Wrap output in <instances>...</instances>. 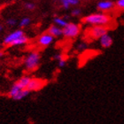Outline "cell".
Wrapping results in <instances>:
<instances>
[{"instance_id":"6da1fadb","label":"cell","mask_w":124,"mask_h":124,"mask_svg":"<svg viewBox=\"0 0 124 124\" xmlns=\"http://www.w3.org/2000/svg\"><path fill=\"white\" fill-rule=\"evenodd\" d=\"M111 19L110 16L104 13H91L90 15L86 16L83 19V21L86 24L91 25V26H105L110 22Z\"/></svg>"},{"instance_id":"7a4b0ae2","label":"cell","mask_w":124,"mask_h":124,"mask_svg":"<svg viewBox=\"0 0 124 124\" xmlns=\"http://www.w3.org/2000/svg\"><path fill=\"white\" fill-rule=\"evenodd\" d=\"M40 54L37 52H31L27 55V57L24 60V66L28 71L32 72L37 69L40 64Z\"/></svg>"},{"instance_id":"3957f363","label":"cell","mask_w":124,"mask_h":124,"mask_svg":"<svg viewBox=\"0 0 124 124\" xmlns=\"http://www.w3.org/2000/svg\"><path fill=\"white\" fill-rule=\"evenodd\" d=\"M63 30V36L67 38H75L80 33V26L78 24L73 23V22H68L67 25L65 27Z\"/></svg>"},{"instance_id":"277c9868","label":"cell","mask_w":124,"mask_h":124,"mask_svg":"<svg viewBox=\"0 0 124 124\" xmlns=\"http://www.w3.org/2000/svg\"><path fill=\"white\" fill-rule=\"evenodd\" d=\"M46 85V82L40 78H31L29 85L27 87V90L30 92L32 91H38L44 88Z\"/></svg>"},{"instance_id":"5b68a950","label":"cell","mask_w":124,"mask_h":124,"mask_svg":"<svg viewBox=\"0 0 124 124\" xmlns=\"http://www.w3.org/2000/svg\"><path fill=\"white\" fill-rule=\"evenodd\" d=\"M106 34H107V29L105 26H93L89 30V35L93 39H99Z\"/></svg>"},{"instance_id":"8992f818","label":"cell","mask_w":124,"mask_h":124,"mask_svg":"<svg viewBox=\"0 0 124 124\" xmlns=\"http://www.w3.org/2000/svg\"><path fill=\"white\" fill-rule=\"evenodd\" d=\"M25 34L21 29H17V30H14L13 32H11L10 34H8L7 36L4 38V44L5 45H9L10 46L11 44L14 42L15 40H17L18 38H20L21 36H24Z\"/></svg>"},{"instance_id":"52a82bcc","label":"cell","mask_w":124,"mask_h":124,"mask_svg":"<svg viewBox=\"0 0 124 124\" xmlns=\"http://www.w3.org/2000/svg\"><path fill=\"white\" fill-rule=\"evenodd\" d=\"M54 41V37L51 36L49 33H44L38 37L37 40V44L41 47H47L51 45Z\"/></svg>"},{"instance_id":"ba28073f","label":"cell","mask_w":124,"mask_h":124,"mask_svg":"<svg viewBox=\"0 0 124 124\" xmlns=\"http://www.w3.org/2000/svg\"><path fill=\"white\" fill-rule=\"evenodd\" d=\"M97 7L102 13H105V12L110 11L112 8L114 7V3L112 1H109V0H104V1H100V2L98 3Z\"/></svg>"},{"instance_id":"9c48e42d","label":"cell","mask_w":124,"mask_h":124,"mask_svg":"<svg viewBox=\"0 0 124 124\" xmlns=\"http://www.w3.org/2000/svg\"><path fill=\"white\" fill-rule=\"evenodd\" d=\"M99 40V44L103 48H109L113 44V38L112 36L108 34H106L98 39Z\"/></svg>"},{"instance_id":"30bf717a","label":"cell","mask_w":124,"mask_h":124,"mask_svg":"<svg viewBox=\"0 0 124 124\" xmlns=\"http://www.w3.org/2000/svg\"><path fill=\"white\" fill-rule=\"evenodd\" d=\"M47 33H49L53 37H60V36H63V30H62V29L59 28L56 25H52V26L50 27Z\"/></svg>"},{"instance_id":"8fae6325","label":"cell","mask_w":124,"mask_h":124,"mask_svg":"<svg viewBox=\"0 0 124 124\" xmlns=\"http://www.w3.org/2000/svg\"><path fill=\"white\" fill-rule=\"evenodd\" d=\"M30 80H31L30 76H29V75H23V76L20 78L15 83L20 87V88L23 90V89H27V87H28V85H29Z\"/></svg>"},{"instance_id":"7c38bea8","label":"cell","mask_w":124,"mask_h":124,"mask_svg":"<svg viewBox=\"0 0 124 124\" xmlns=\"http://www.w3.org/2000/svg\"><path fill=\"white\" fill-rule=\"evenodd\" d=\"M60 2L64 9H68L70 6L77 5L79 4V0H60Z\"/></svg>"},{"instance_id":"4fadbf2b","label":"cell","mask_w":124,"mask_h":124,"mask_svg":"<svg viewBox=\"0 0 124 124\" xmlns=\"http://www.w3.org/2000/svg\"><path fill=\"white\" fill-rule=\"evenodd\" d=\"M28 42H29V38L24 35V36H21L20 38L17 39V40H15L14 42H13L10 46H21V45L26 44Z\"/></svg>"},{"instance_id":"5bb4252c","label":"cell","mask_w":124,"mask_h":124,"mask_svg":"<svg viewBox=\"0 0 124 124\" xmlns=\"http://www.w3.org/2000/svg\"><path fill=\"white\" fill-rule=\"evenodd\" d=\"M53 22H54V25L58 26L60 29H64L65 27L67 25V23H68L67 20H65L63 17H55L53 19Z\"/></svg>"},{"instance_id":"9a60e30c","label":"cell","mask_w":124,"mask_h":124,"mask_svg":"<svg viewBox=\"0 0 124 124\" xmlns=\"http://www.w3.org/2000/svg\"><path fill=\"white\" fill-rule=\"evenodd\" d=\"M29 93H30V91H28L27 89H23V90H21V91L18 93V95L16 96L15 98H14L13 100H17V101L22 100L23 98H27V97L29 95Z\"/></svg>"},{"instance_id":"2e32d148","label":"cell","mask_w":124,"mask_h":124,"mask_svg":"<svg viewBox=\"0 0 124 124\" xmlns=\"http://www.w3.org/2000/svg\"><path fill=\"white\" fill-rule=\"evenodd\" d=\"M29 23H30V19L28 18V17H25V18L21 19V21H20V27L21 28H24V27L29 26Z\"/></svg>"},{"instance_id":"e0dca14e","label":"cell","mask_w":124,"mask_h":124,"mask_svg":"<svg viewBox=\"0 0 124 124\" xmlns=\"http://www.w3.org/2000/svg\"><path fill=\"white\" fill-rule=\"evenodd\" d=\"M76 49H77L79 52H83V51H85V50L87 49V44H86L85 42H81V43H79V44H77Z\"/></svg>"},{"instance_id":"ac0fdd59","label":"cell","mask_w":124,"mask_h":124,"mask_svg":"<svg viewBox=\"0 0 124 124\" xmlns=\"http://www.w3.org/2000/svg\"><path fill=\"white\" fill-rule=\"evenodd\" d=\"M24 6H25V8L26 9H28V10H34L35 9V7H36V5H35V4H33V3L31 2H28L26 3L25 5H24Z\"/></svg>"},{"instance_id":"d6986e66","label":"cell","mask_w":124,"mask_h":124,"mask_svg":"<svg viewBox=\"0 0 124 124\" xmlns=\"http://www.w3.org/2000/svg\"><path fill=\"white\" fill-rule=\"evenodd\" d=\"M81 13H82V11H81V9H79V8H74L72 10V12H71V14H72L73 16H79L81 14Z\"/></svg>"},{"instance_id":"ffe728a7","label":"cell","mask_w":124,"mask_h":124,"mask_svg":"<svg viewBox=\"0 0 124 124\" xmlns=\"http://www.w3.org/2000/svg\"><path fill=\"white\" fill-rule=\"evenodd\" d=\"M53 59H54L55 60H57V61H60V60H63L65 58H64V55L62 54V53H56V54L53 56Z\"/></svg>"},{"instance_id":"44dd1931","label":"cell","mask_w":124,"mask_h":124,"mask_svg":"<svg viewBox=\"0 0 124 124\" xmlns=\"http://www.w3.org/2000/svg\"><path fill=\"white\" fill-rule=\"evenodd\" d=\"M66 65H67V60H66V59H63V60L58 61V67H60V68L64 67Z\"/></svg>"},{"instance_id":"7402d4cb","label":"cell","mask_w":124,"mask_h":124,"mask_svg":"<svg viewBox=\"0 0 124 124\" xmlns=\"http://www.w3.org/2000/svg\"><path fill=\"white\" fill-rule=\"evenodd\" d=\"M16 20H14V19H8L7 21H6V24H7L8 26H11V27H13L16 24Z\"/></svg>"},{"instance_id":"603a6c76","label":"cell","mask_w":124,"mask_h":124,"mask_svg":"<svg viewBox=\"0 0 124 124\" xmlns=\"http://www.w3.org/2000/svg\"><path fill=\"white\" fill-rule=\"evenodd\" d=\"M116 5L117 7L121 8V9H124V0H117Z\"/></svg>"},{"instance_id":"cb8c5ba5","label":"cell","mask_w":124,"mask_h":124,"mask_svg":"<svg viewBox=\"0 0 124 124\" xmlns=\"http://www.w3.org/2000/svg\"><path fill=\"white\" fill-rule=\"evenodd\" d=\"M2 56H3V52H1V51H0V58L2 57Z\"/></svg>"},{"instance_id":"d4e9b609","label":"cell","mask_w":124,"mask_h":124,"mask_svg":"<svg viewBox=\"0 0 124 124\" xmlns=\"http://www.w3.org/2000/svg\"><path fill=\"white\" fill-rule=\"evenodd\" d=\"M1 31H2V27L0 26V32H1Z\"/></svg>"}]
</instances>
